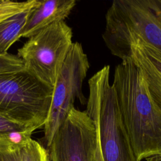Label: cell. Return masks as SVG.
Returning a JSON list of instances; mask_svg holds the SVG:
<instances>
[{"instance_id":"obj_1","label":"cell","mask_w":161,"mask_h":161,"mask_svg":"<svg viewBox=\"0 0 161 161\" xmlns=\"http://www.w3.org/2000/svg\"><path fill=\"white\" fill-rule=\"evenodd\" d=\"M112 84L137 160L161 157V108L151 97L140 67L131 58L121 61Z\"/></svg>"},{"instance_id":"obj_7","label":"cell","mask_w":161,"mask_h":161,"mask_svg":"<svg viewBox=\"0 0 161 161\" xmlns=\"http://www.w3.org/2000/svg\"><path fill=\"white\" fill-rule=\"evenodd\" d=\"M96 131L86 111L73 106L48 147L50 161H95Z\"/></svg>"},{"instance_id":"obj_16","label":"cell","mask_w":161,"mask_h":161,"mask_svg":"<svg viewBox=\"0 0 161 161\" xmlns=\"http://www.w3.org/2000/svg\"><path fill=\"white\" fill-rule=\"evenodd\" d=\"M95 161H103V157L101 155V151H100V149H99L97 143V146H96V160Z\"/></svg>"},{"instance_id":"obj_6","label":"cell","mask_w":161,"mask_h":161,"mask_svg":"<svg viewBox=\"0 0 161 161\" xmlns=\"http://www.w3.org/2000/svg\"><path fill=\"white\" fill-rule=\"evenodd\" d=\"M89 62L82 45L73 42L53 86L50 108L43 126V139L49 147L57 130L65 119L75 99L86 105L82 92L83 82L89 69Z\"/></svg>"},{"instance_id":"obj_12","label":"cell","mask_w":161,"mask_h":161,"mask_svg":"<svg viewBox=\"0 0 161 161\" xmlns=\"http://www.w3.org/2000/svg\"><path fill=\"white\" fill-rule=\"evenodd\" d=\"M21 161H50L48 150L31 137L21 144Z\"/></svg>"},{"instance_id":"obj_10","label":"cell","mask_w":161,"mask_h":161,"mask_svg":"<svg viewBox=\"0 0 161 161\" xmlns=\"http://www.w3.org/2000/svg\"><path fill=\"white\" fill-rule=\"evenodd\" d=\"M30 9L16 14L0 22V54L7 53L11 45L21 38Z\"/></svg>"},{"instance_id":"obj_11","label":"cell","mask_w":161,"mask_h":161,"mask_svg":"<svg viewBox=\"0 0 161 161\" xmlns=\"http://www.w3.org/2000/svg\"><path fill=\"white\" fill-rule=\"evenodd\" d=\"M33 130L0 115V141L21 142L30 138Z\"/></svg>"},{"instance_id":"obj_13","label":"cell","mask_w":161,"mask_h":161,"mask_svg":"<svg viewBox=\"0 0 161 161\" xmlns=\"http://www.w3.org/2000/svg\"><path fill=\"white\" fill-rule=\"evenodd\" d=\"M37 0L18 2L10 0H0V22L16 14L33 8Z\"/></svg>"},{"instance_id":"obj_4","label":"cell","mask_w":161,"mask_h":161,"mask_svg":"<svg viewBox=\"0 0 161 161\" xmlns=\"http://www.w3.org/2000/svg\"><path fill=\"white\" fill-rule=\"evenodd\" d=\"M53 89L24 68L0 72V115L33 131L42 128Z\"/></svg>"},{"instance_id":"obj_17","label":"cell","mask_w":161,"mask_h":161,"mask_svg":"<svg viewBox=\"0 0 161 161\" xmlns=\"http://www.w3.org/2000/svg\"><path fill=\"white\" fill-rule=\"evenodd\" d=\"M146 161H161V157H150L146 159Z\"/></svg>"},{"instance_id":"obj_9","label":"cell","mask_w":161,"mask_h":161,"mask_svg":"<svg viewBox=\"0 0 161 161\" xmlns=\"http://www.w3.org/2000/svg\"><path fill=\"white\" fill-rule=\"evenodd\" d=\"M130 58L140 67L151 97L161 108V52L135 40L130 47Z\"/></svg>"},{"instance_id":"obj_14","label":"cell","mask_w":161,"mask_h":161,"mask_svg":"<svg viewBox=\"0 0 161 161\" xmlns=\"http://www.w3.org/2000/svg\"><path fill=\"white\" fill-rule=\"evenodd\" d=\"M24 140L0 141V161H21L20 147Z\"/></svg>"},{"instance_id":"obj_2","label":"cell","mask_w":161,"mask_h":161,"mask_svg":"<svg viewBox=\"0 0 161 161\" xmlns=\"http://www.w3.org/2000/svg\"><path fill=\"white\" fill-rule=\"evenodd\" d=\"M103 39L112 55L126 61L140 40L161 52V0H114L105 16Z\"/></svg>"},{"instance_id":"obj_8","label":"cell","mask_w":161,"mask_h":161,"mask_svg":"<svg viewBox=\"0 0 161 161\" xmlns=\"http://www.w3.org/2000/svg\"><path fill=\"white\" fill-rule=\"evenodd\" d=\"M75 4V0H37L30 10L21 38H29L51 25L64 21Z\"/></svg>"},{"instance_id":"obj_3","label":"cell","mask_w":161,"mask_h":161,"mask_svg":"<svg viewBox=\"0 0 161 161\" xmlns=\"http://www.w3.org/2000/svg\"><path fill=\"white\" fill-rule=\"evenodd\" d=\"M86 112L93 121L103 161H138L120 112L110 66L104 65L88 80Z\"/></svg>"},{"instance_id":"obj_5","label":"cell","mask_w":161,"mask_h":161,"mask_svg":"<svg viewBox=\"0 0 161 161\" xmlns=\"http://www.w3.org/2000/svg\"><path fill=\"white\" fill-rule=\"evenodd\" d=\"M72 36L65 21L51 25L30 37L16 55L25 70L53 87L73 43Z\"/></svg>"},{"instance_id":"obj_15","label":"cell","mask_w":161,"mask_h":161,"mask_svg":"<svg viewBox=\"0 0 161 161\" xmlns=\"http://www.w3.org/2000/svg\"><path fill=\"white\" fill-rule=\"evenodd\" d=\"M24 68L22 60L11 53L0 54V72L18 70Z\"/></svg>"}]
</instances>
